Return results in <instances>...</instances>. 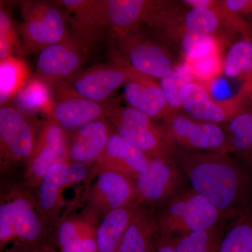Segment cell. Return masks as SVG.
I'll use <instances>...</instances> for the list:
<instances>
[{"label":"cell","instance_id":"cell-1","mask_svg":"<svg viewBox=\"0 0 252 252\" xmlns=\"http://www.w3.org/2000/svg\"><path fill=\"white\" fill-rule=\"evenodd\" d=\"M171 160L189 179L192 189L223 215L252 212V171L221 152L175 148Z\"/></svg>","mask_w":252,"mask_h":252},{"label":"cell","instance_id":"cell-34","mask_svg":"<svg viewBox=\"0 0 252 252\" xmlns=\"http://www.w3.org/2000/svg\"><path fill=\"white\" fill-rule=\"evenodd\" d=\"M114 124H122L127 125L155 127L152 119L144 113L131 107H122L117 102L113 104L108 118Z\"/></svg>","mask_w":252,"mask_h":252},{"label":"cell","instance_id":"cell-27","mask_svg":"<svg viewBox=\"0 0 252 252\" xmlns=\"http://www.w3.org/2000/svg\"><path fill=\"white\" fill-rule=\"evenodd\" d=\"M219 252H252V212L239 216L221 238Z\"/></svg>","mask_w":252,"mask_h":252},{"label":"cell","instance_id":"cell-9","mask_svg":"<svg viewBox=\"0 0 252 252\" xmlns=\"http://www.w3.org/2000/svg\"><path fill=\"white\" fill-rule=\"evenodd\" d=\"M54 1L65 14L71 33L89 47L109 33L106 0Z\"/></svg>","mask_w":252,"mask_h":252},{"label":"cell","instance_id":"cell-32","mask_svg":"<svg viewBox=\"0 0 252 252\" xmlns=\"http://www.w3.org/2000/svg\"><path fill=\"white\" fill-rule=\"evenodd\" d=\"M68 165L58 162L48 170L41 181L39 201L44 209H50L56 201L58 190L65 184Z\"/></svg>","mask_w":252,"mask_h":252},{"label":"cell","instance_id":"cell-22","mask_svg":"<svg viewBox=\"0 0 252 252\" xmlns=\"http://www.w3.org/2000/svg\"><path fill=\"white\" fill-rule=\"evenodd\" d=\"M222 72L229 78L245 79V87L252 90V39L243 38L232 44L223 60Z\"/></svg>","mask_w":252,"mask_h":252},{"label":"cell","instance_id":"cell-11","mask_svg":"<svg viewBox=\"0 0 252 252\" xmlns=\"http://www.w3.org/2000/svg\"><path fill=\"white\" fill-rule=\"evenodd\" d=\"M165 4L148 0H106L109 35L114 40L142 23L149 24Z\"/></svg>","mask_w":252,"mask_h":252},{"label":"cell","instance_id":"cell-6","mask_svg":"<svg viewBox=\"0 0 252 252\" xmlns=\"http://www.w3.org/2000/svg\"><path fill=\"white\" fill-rule=\"evenodd\" d=\"M139 74L128 66L102 64L81 71L72 79L50 87L52 94L79 96L104 103L119 88Z\"/></svg>","mask_w":252,"mask_h":252},{"label":"cell","instance_id":"cell-5","mask_svg":"<svg viewBox=\"0 0 252 252\" xmlns=\"http://www.w3.org/2000/svg\"><path fill=\"white\" fill-rule=\"evenodd\" d=\"M160 129L175 148L230 153L228 134L220 124L200 122L180 111L165 118Z\"/></svg>","mask_w":252,"mask_h":252},{"label":"cell","instance_id":"cell-20","mask_svg":"<svg viewBox=\"0 0 252 252\" xmlns=\"http://www.w3.org/2000/svg\"><path fill=\"white\" fill-rule=\"evenodd\" d=\"M154 31H157L155 32L163 31L165 36H176L186 63L220 52L216 36L186 31L177 26H163Z\"/></svg>","mask_w":252,"mask_h":252},{"label":"cell","instance_id":"cell-31","mask_svg":"<svg viewBox=\"0 0 252 252\" xmlns=\"http://www.w3.org/2000/svg\"><path fill=\"white\" fill-rule=\"evenodd\" d=\"M193 76L187 64L178 66L167 77L160 79V86L172 112H180V94L182 88L187 83L192 81Z\"/></svg>","mask_w":252,"mask_h":252},{"label":"cell","instance_id":"cell-24","mask_svg":"<svg viewBox=\"0 0 252 252\" xmlns=\"http://www.w3.org/2000/svg\"><path fill=\"white\" fill-rule=\"evenodd\" d=\"M31 78L24 59L13 56L0 61V105L7 104Z\"/></svg>","mask_w":252,"mask_h":252},{"label":"cell","instance_id":"cell-4","mask_svg":"<svg viewBox=\"0 0 252 252\" xmlns=\"http://www.w3.org/2000/svg\"><path fill=\"white\" fill-rule=\"evenodd\" d=\"M223 215L205 197L190 189L172 197L159 222L164 238L210 229Z\"/></svg>","mask_w":252,"mask_h":252},{"label":"cell","instance_id":"cell-17","mask_svg":"<svg viewBox=\"0 0 252 252\" xmlns=\"http://www.w3.org/2000/svg\"><path fill=\"white\" fill-rule=\"evenodd\" d=\"M109 127L104 119L89 123L79 128L69 149L74 160L89 162L105 150L109 138Z\"/></svg>","mask_w":252,"mask_h":252},{"label":"cell","instance_id":"cell-35","mask_svg":"<svg viewBox=\"0 0 252 252\" xmlns=\"http://www.w3.org/2000/svg\"><path fill=\"white\" fill-rule=\"evenodd\" d=\"M97 243L91 238H76L63 247V252H95Z\"/></svg>","mask_w":252,"mask_h":252},{"label":"cell","instance_id":"cell-14","mask_svg":"<svg viewBox=\"0 0 252 252\" xmlns=\"http://www.w3.org/2000/svg\"><path fill=\"white\" fill-rule=\"evenodd\" d=\"M124 95L129 107L152 119H165L172 112L160 84L153 78L139 74L124 85Z\"/></svg>","mask_w":252,"mask_h":252},{"label":"cell","instance_id":"cell-15","mask_svg":"<svg viewBox=\"0 0 252 252\" xmlns=\"http://www.w3.org/2000/svg\"><path fill=\"white\" fill-rule=\"evenodd\" d=\"M40 222L23 199H18L0 207V239L4 240L17 235L28 240H34L40 235Z\"/></svg>","mask_w":252,"mask_h":252},{"label":"cell","instance_id":"cell-39","mask_svg":"<svg viewBox=\"0 0 252 252\" xmlns=\"http://www.w3.org/2000/svg\"><path fill=\"white\" fill-rule=\"evenodd\" d=\"M158 248L156 252H177L175 250L174 239L172 238H164Z\"/></svg>","mask_w":252,"mask_h":252},{"label":"cell","instance_id":"cell-29","mask_svg":"<svg viewBox=\"0 0 252 252\" xmlns=\"http://www.w3.org/2000/svg\"><path fill=\"white\" fill-rule=\"evenodd\" d=\"M98 187L109 205L115 209L127 203L134 191L129 181L115 172H105L99 176Z\"/></svg>","mask_w":252,"mask_h":252},{"label":"cell","instance_id":"cell-8","mask_svg":"<svg viewBox=\"0 0 252 252\" xmlns=\"http://www.w3.org/2000/svg\"><path fill=\"white\" fill-rule=\"evenodd\" d=\"M252 94V91L245 88L231 99L216 101L202 84L192 81L182 88L181 107L185 114L200 122L226 124L245 109V100Z\"/></svg>","mask_w":252,"mask_h":252},{"label":"cell","instance_id":"cell-38","mask_svg":"<svg viewBox=\"0 0 252 252\" xmlns=\"http://www.w3.org/2000/svg\"><path fill=\"white\" fill-rule=\"evenodd\" d=\"M86 175V167L81 163H73L68 165L65 184L78 182L84 179Z\"/></svg>","mask_w":252,"mask_h":252},{"label":"cell","instance_id":"cell-2","mask_svg":"<svg viewBox=\"0 0 252 252\" xmlns=\"http://www.w3.org/2000/svg\"><path fill=\"white\" fill-rule=\"evenodd\" d=\"M114 61L147 77L162 79L177 66L168 49L142 27L114 39Z\"/></svg>","mask_w":252,"mask_h":252},{"label":"cell","instance_id":"cell-28","mask_svg":"<svg viewBox=\"0 0 252 252\" xmlns=\"http://www.w3.org/2000/svg\"><path fill=\"white\" fill-rule=\"evenodd\" d=\"M221 228L217 225L210 229L193 232L172 238L177 252H219L222 238Z\"/></svg>","mask_w":252,"mask_h":252},{"label":"cell","instance_id":"cell-19","mask_svg":"<svg viewBox=\"0 0 252 252\" xmlns=\"http://www.w3.org/2000/svg\"><path fill=\"white\" fill-rule=\"evenodd\" d=\"M223 127L228 134L230 154L252 171V109H244Z\"/></svg>","mask_w":252,"mask_h":252},{"label":"cell","instance_id":"cell-16","mask_svg":"<svg viewBox=\"0 0 252 252\" xmlns=\"http://www.w3.org/2000/svg\"><path fill=\"white\" fill-rule=\"evenodd\" d=\"M117 133L144 154L158 158L171 160L175 147L170 143L161 129L156 127L116 124Z\"/></svg>","mask_w":252,"mask_h":252},{"label":"cell","instance_id":"cell-3","mask_svg":"<svg viewBox=\"0 0 252 252\" xmlns=\"http://www.w3.org/2000/svg\"><path fill=\"white\" fill-rule=\"evenodd\" d=\"M21 13L19 32L23 49L29 52L39 53L72 34L65 14L55 1H21Z\"/></svg>","mask_w":252,"mask_h":252},{"label":"cell","instance_id":"cell-7","mask_svg":"<svg viewBox=\"0 0 252 252\" xmlns=\"http://www.w3.org/2000/svg\"><path fill=\"white\" fill-rule=\"evenodd\" d=\"M91 47L71 34L65 40L38 53L35 75L50 86L72 79L89 59Z\"/></svg>","mask_w":252,"mask_h":252},{"label":"cell","instance_id":"cell-18","mask_svg":"<svg viewBox=\"0 0 252 252\" xmlns=\"http://www.w3.org/2000/svg\"><path fill=\"white\" fill-rule=\"evenodd\" d=\"M64 154V136L62 127L50 119L44 126L39 149L32 164V170L37 177H44Z\"/></svg>","mask_w":252,"mask_h":252},{"label":"cell","instance_id":"cell-33","mask_svg":"<svg viewBox=\"0 0 252 252\" xmlns=\"http://www.w3.org/2000/svg\"><path fill=\"white\" fill-rule=\"evenodd\" d=\"M222 64L220 52L186 63L192 75L200 81H210L217 77L222 72Z\"/></svg>","mask_w":252,"mask_h":252},{"label":"cell","instance_id":"cell-25","mask_svg":"<svg viewBox=\"0 0 252 252\" xmlns=\"http://www.w3.org/2000/svg\"><path fill=\"white\" fill-rule=\"evenodd\" d=\"M130 221L128 210L122 207L112 210L97 230L96 243L99 252H117L123 235Z\"/></svg>","mask_w":252,"mask_h":252},{"label":"cell","instance_id":"cell-23","mask_svg":"<svg viewBox=\"0 0 252 252\" xmlns=\"http://www.w3.org/2000/svg\"><path fill=\"white\" fill-rule=\"evenodd\" d=\"M104 152L108 158L122 164L126 170L137 176L147 170L150 160L144 152L117 132L109 136Z\"/></svg>","mask_w":252,"mask_h":252},{"label":"cell","instance_id":"cell-30","mask_svg":"<svg viewBox=\"0 0 252 252\" xmlns=\"http://www.w3.org/2000/svg\"><path fill=\"white\" fill-rule=\"evenodd\" d=\"M25 50L21 46L9 10L0 6V61L13 57L24 59Z\"/></svg>","mask_w":252,"mask_h":252},{"label":"cell","instance_id":"cell-37","mask_svg":"<svg viewBox=\"0 0 252 252\" xmlns=\"http://www.w3.org/2000/svg\"><path fill=\"white\" fill-rule=\"evenodd\" d=\"M79 238L77 234L75 226L71 222H64L60 228L59 240V243L64 247L68 243Z\"/></svg>","mask_w":252,"mask_h":252},{"label":"cell","instance_id":"cell-13","mask_svg":"<svg viewBox=\"0 0 252 252\" xmlns=\"http://www.w3.org/2000/svg\"><path fill=\"white\" fill-rule=\"evenodd\" d=\"M1 146L16 158L31 155L34 145L32 127L24 113L16 107L5 104L0 108Z\"/></svg>","mask_w":252,"mask_h":252},{"label":"cell","instance_id":"cell-21","mask_svg":"<svg viewBox=\"0 0 252 252\" xmlns=\"http://www.w3.org/2000/svg\"><path fill=\"white\" fill-rule=\"evenodd\" d=\"M18 110L26 114L35 112L49 113L53 104L51 87L39 78H31L14 96Z\"/></svg>","mask_w":252,"mask_h":252},{"label":"cell","instance_id":"cell-10","mask_svg":"<svg viewBox=\"0 0 252 252\" xmlns=\"http://www.w3.org/2000/svg\"><path fill=\"white\" fill-rule=\"evenodd\" d=\"M114 102H96L79 96L53 94L48 116L62 128H80L94 121L105 119Z\"/></svg>","mask_w":252,"mask_h":252},{"label":"cell","instance_id":"cell-26","mask_svg":"<svg viewBox=\"0 0 252 252\" xmlns=\"http://www.w3.org/2000/svg\"><path fill=\"white\" fill-rule=\"evenodd\" d=\"M155 223L144 215H137L126 228L117 252H151Z\"/></svg>","mask_w":252,"mask_h":252},{"label":"cell","instance_id":"cell-12","mask_svg":"<svg viewBox=\"0 0 252 252\" xmlns=\"http://www.w3.org/2000/svg\"><path fill=\"white\" fill-rule=\"evenodd\" d=\"M182 175L172 160L154 158L147 170L137 176L136 190L145 200L160 201L175 193L182 183Z\"/></svg>","mask_w":252,"mask_h":252},{"label":"cell","instance_id":"cell-36","mask_svg":"<svg viewBox=\"0 0 252 252\" xmlns=\"http://www.w3.org/2000/svg\"><path fill=\"white\" fill-rule=\"evenodd\" d=\"M222 3L226 9L237 14H252V1L250 0H226Z\"/></svg>","mask_w":252,"mask_h":252}]
</instances>
